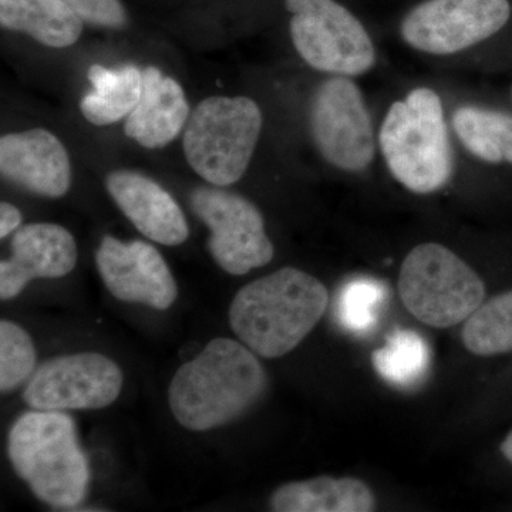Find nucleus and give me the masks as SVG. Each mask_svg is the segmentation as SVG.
Masks as SVG:
<instances>
[{
    "mask_svg": "<svg viewBox=\"0 0 512 512\" xmlns=\"http://www.w3.org/2000/svg\"><path fill=\"white\" fill-rule=\"evenodd\" d=\"M190 106L181 84L157 67L143 70V89L136 109L124 124V133L146 148L170 144L187 124Z\"/></svg>",
    "mask_w": 512,
    "mask_h": 512,
    "instance_id": "obj_16",
    "label": "nucleus"
},
{
    "mask_svg": "<svg viewBox=\"0 0 512 512\" xmlns=\"http://www.w3.org/2000/svg\"><path fill=\"white\" fill-rule=\"evenodd\" d=\"M190 200L192 211L210 228L208 249L225 272L241 276L272 261L275 249L264 217L247 198L215 185L195 188Z\"/></svg>",
    "mask_w": 512,
    "mask_h": 512,
    "instance_id": "obj_9",
    "label": "nucleus"
},
{
    "mask_svg": "<svg viewBox=\"0 0 512 512\" xmlns=\"http://www.w3.org/2000/svg\"><path fill=\"white\" fill-rule=\"evenodd\" d=\"M83 20L62 0H0V25L63 49L79 40Z\"/></svg>",
    "mask_w": 512,
    "mask_h": 512,
    "instance_id": "obj_18",
    "label": "nucleus"
},
{
    "mask_svg": "<svg viewBox=\"0 0 512 512\" xmlns=\"http://www.w3.org/2000/svg\"><path fill=\"white\" fill-rule=\"evenodd\" d=\"M96 264L104 285L119 301L165 311L177 299L167 262L148 242H123L107 235L97 249Z\"/></svg>",
    "mask_w": 512,
    "mask_h": 512,
    "instance_id": "obj_12",
    "label": "nucleus"
},
{
    "mask_svg": "<svg viewBox=\"0 0 512 512\" xmlns=\"http://www.w3.org/2000/svg\"><path fill=\"white\" fill-rule=\"evenodd\" d=\"M83 22L107 29H123L127 12L120 0H62Z\"/></svg>",
    "mask_w": 512,
    "mask_h": 512,
    "instance_id": "obj_25",
    "label": "nucleus"
},
{
    "mask_svg": "<svg viewBox=\"0 0 512 512\" xmlns=\"http://www.w3.org/2000/svg\"><path fill=\"white\" fill-rule=\"evenodd\" d=\"M380 148L393 177L407 190L431 194L453 175V148L439 94L419 87L387 111Z\"/></svg>",
    "mask_w": 512,
    "mask_h": 512,
    "instance_id": "obj_4",
    "label": "nucleus"
},
{
    "mask_svg": "<svg viewBox=\"0 0 512 512\" xmlns=\"http://www.w3.org/2000/svg\"><path fill=\"white\" fill-rule=\"evenodd\" d=\"M87 77L94 90L83 97L80 109L84 119L94 126H109L127 119L136 109L143 89V72L133 64L119 69L93 64Z\"/></svg>",
    "mask_w": 512,
    "mask_h": 512,
    "instance_id": "obj_19",
    "label": "nucleus"
},
{
    "mask_svg": "<svg viewBox=\"0 0 512 512\" xmlns=\"http://www.w3.org/2000/svg\"><path fill=\"white\" fill-rule=\"evenodd\" d=\"M454 133L471 156L485 164L512 167V113L463 106L453 116Z\"/></svg>",
    "mask_w": 512,
    "mask_h": 512,
    "instance_id": "obj_20",
    "label": "nucleus"
},
{
    "mask_svg": "<svg viewBox=\"0 0 512 512\" xmlns=\"http://www.w3.org/2000/svg\"><path fill=\"white\" fill-rule=\"evenodd\" d=\"M373 367L392 386H416L430 369L431 350L427 340L410 329H399L373 352Z\"/></svg>",
    "mask_w": 512,
    "mask_h": 512,
    "instance_id": "obj_21",
    "label": "nucleus"
},
{
    "mask_svg": "<svg viewBox=\"0 0 512 512\" xmlns=\"http://www.w3.org/2000/svg\"><path fill=\"white\" fill-rule=\"evenodd\" d=\"M22 224V214L9 202L0 204V238H6Z\"/></svg>",
    "mask_w": 512,
    "mask_h": 512,
    "instance_id": "obj_26",
    "label": "nucleus"
},
{
    "mask_svg": "<svg viewBox=\"0 0 512 512\" xmlns=\"http://www.w3.org/2000/svg\"><path fill=\"white\" fill-rule=\"evenodd\" d=\"M397 288L404 308L424 325L437 329L466 322L485 299L481 276L436 242L417 245L409 252Z\"/></svg>",
    "mask_w": 512,
    "mask_h": 512,
    "instance_id": "obj_6",
    "label": "nucleus"
},
{
    "mask_svg": "<svg viewBox=\"0 0 512 512\" xmlns=\"http://www.w3.org/2000/svg\"><path fill=\"white\" fill-rule=\"evenodd\" d=\"M269 504L276 512H370L376 498L359 478L316 477L282 485Z\"/></svg>",
    "mask_w": 512,
    "mask_h": 512,
    "instance_id": "obj_17",
    "label": "nucleus"
},
{
    "mask_svg": "<svg viewBox=\"0 0 512 512\" xmlns=\"http://www.w3.org/2000/svg\"><path fill=\"white\" fill-rule=\"evenodd\" d=\"M463 343L476 356L512 352V289L481 303L464 322Z\"/></svg>",
    "mask_w": 512,
    "mask_h": 512,
    "instance_id": "obj_22",
    "label": "nucleus"
},
{
    "mask_svg": "<svg viewBox=\"0 0 512 512\" xmlns=\"http://www.w3.org/2000/svg\"><path fill=\"white\" fill-rule=\"evenodd\" d=\"M511 0H424L404 16L400 33L419 52L447 56L503 33Z\"/></svg>",
    "mask_w": 512,
    "mask_h": 512,
    "instance_id": "obj_8",
    "label": "nucleus"
},
{
    "mask_svg": "<svg viewBox=\"0 0 512 512\" xmlns=\"http://www.w3.org/2000/svg\"><path fill=\"white\" fill-rule=\"evenodd\" d=\"M106 188L144 237L168 247L187 241L190 228L180 205L147 175L136 171H113L107 175Z\"/></svg>",
    "mask_w": 512,
    "mask_h": 512,
    "instance_id": "obj_15",
    "label": "nucleus"
},
{
    "mask_svg": "<svg viewBox=\"0 0 512 512\" xmlns=\"http://www.w3.org/2000/svg\"><path fill=\"white\" fill-rule=\"evenodd\" d=\"M328 303V289L319 279L286 266L244 286L231 303L229 322L252 352L276 359L315 329Z\"/></svg>",
    "mask_w": 512,
    "mask_h": 512,
    "instance_id": "obj_2",
    "label": "nucleus"
},
{
    "mask_svg": "<svg viewBox=\"0 0 512 512\" xmlns=\"http://www.w3.org/2000/svg\"><path fill=\"white\" fill-rule=\"evenodd\" d=\"M36 349L25 329L9 320L0 322V389H16L35 372Z\"/></svg>",
    "mask_w": 512,
    "mask_h": 512,
    "instance_id": "obj_24",
    "label": "nucleus"
},
{
    "mask_svg": "<svg viewBox=\"0 0 512 512\" xmlns=\"http://www.w3.org/2000/svg\"><path fill=\"white\" fill-rule=\"evenodd\" d=\"M123 373L109 357L77 353L43 363L26 386L25 402L33 410L103 409L116 402Z\"/></svg>",
    "mask_w": 512,
    "mask_h": 512,
    "instance_id": "obj_11",
    "label": "nucleus"
},
{
    "mask_svg": "<svg viewBox=\"0 0 512 512\" xmlns=\"http://www.w3.org/2000/svg\"><path fill=\"white\" fill-rule=\"evenodd\" d=\"M311 130L319 153L339 170L357 173L375 158L369 110L359 87L349 77H332L316 89Z\"/></svg>",
    "mask_w": 512,
    "mask_h": 512,
    "instance_id": "obj_10",
    "label": "nucleus"
},
{
    "mask_svg": "<svg viewBox=\"0 0 512 512\" xmlns=\"http://www.w3.org/2000/svg\"><path fill=\"white\" fill-rule=\"evenodd\" d=\"M0 173L10 183L47 198L63 197L72 185L69 154L45 128L0 138Z\"/></svg>",
    "mask_w": 512,
    "mask_h": 512,
    "instance_id": "obj_13",
    "label": "nucleus"
},
{
    "mask_svg": "<svg viewBox=\"0 0 512 512\" xmlns=\"http://www.w3.org/2000/svg\"><path fill=\"white\" fill-rule=\"evenodd\" d=\"M387 291L383 282L373 278H355L346 282L336 298V319L353 335H367L376 328L386 305Z\"/></svg>",
    "mask_w": 512,
    "mask_h": 512,
    "instance_id": "obj_23",
    "label": "nucleus"
},
{
    "mask_svg": "<svg viewBox=\"0 0 512 512\" xmlns=\"http://www.w3.org/2000/svg\"><path fill=\"white\" fill-rule=\"evenodd\" d=\"M291 37L313 69L360 76L375 66V45L359 19L336 0H285Z\"/></svg>",
    "mask_w": 512,
    "mask_h": 512,
    "instance_id": "obj_7",
    "label": "nucleus"
},
{
    "mask_svg": "<svg viewBox=\"0 0 512 512\" xmlns=\"http://www.w3.org/2000/svg\"><path fill=\"white\" fill-rule=\"evenodd\" d=\"M8 454L16 474L43 503L57 508L82 504L90 468L72 417L46 410L23 414L10 430Z\"/></svg>",
    "mask_w": 512,
    "mask_h": 512,
    "instance_id": "obj_3",
    "label": "nucleus"
},
{
    "mask_svg": "<svg viewBox=\"0 0 512 512\" xmlns=\"http://www.w3.org/2000/svg\"><path fill=\"white\" fill-rule=\"evenodd\" d=\"M77 247L73 235L56 224H29L12 239V256L0 262V298H16L36 278H62L73 271Z\"/></svg>",
    "mask_w": 512,
    "mask_h": 512,
    "instance_id": "obj_14",
    "label": "nucleus"
},
{
    "mask_svg": "<svg viewBox=\"0 0 512 512\" xmlns=\"http://www.w3.org/2000/svg\"><path fill=\"white\" fill-rule=\"evenodd\" d=\"M261 128L262 113L254 100L244 96L208 97L188 120L185 158L207 183L228 187L248 170Z\"/></svg>",
    "mask_w": 512,
    "mask_h": 512,
    "instance_id": "obj_5",
    "label": "nucleus"
},
{
    "mask_svg": "<svg viewBox=\"0 0 512 512\" xmlns=\"http://www.w3.org/2000/svg\"><path fill=\"white\" fill-rule=\"evenodd\" d=\"M266 387L268 377L254 352L235 340L218 338L177 370L168 403L185 429L207 431L244 416Z\"/></svg>",
    "mask_w": 512,
    "mask_h": 512,
    "instance_id": "obj_1",
    "label": "nucleus"
},
{
    "mask_svg": "<svg viewBox=\"0 0 512 512\" xmlns=\"http://www.w3.org/2000/svg\"><path fill=\"white\" fill-rule=\"evenodd\" d=\"M500 450L505 460H507L512 466V430L507 434L503 443H501Z\"/></svg>",
    "mask_w": 512,
    "mask_h": 512,
    "instance_id": "obj_27",
    "label": "nucleus"
}]
</instances>
